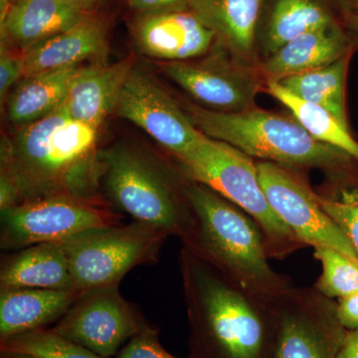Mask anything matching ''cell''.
I'll return each mask as SVG.
<instances>
[{
  "instance_id": "obj_1",
  "label": "cell",
  "mask_w": 358,
  "mask_h": 358,
  "mask_svg": "<svg viewBox=\"0 0 358 358\" xmlns=\"http://www.w3.org/2000/svg\"><path fill=\"white\" fill-rule=\"evenodd\" d=\"M99 131L60 107L4 138L0 173L17 186L21 203L60 194L99 197Z\"/></svg>"
},
{
  "instance_id": "obj_2",
  "label": "cell",
  "mask_w": 358,
  "mask_h": 358,
  "mask_svg": "<svg viewBox=\"0 0 358 358\" xmlns=\"http://www.w3.org/2000/svg\"><path fill=\"white\" fill-rule=\"evenodd\" d=\"M186 113L205 136L229 143L248 155L289 166H348L350 155L315 140L298 122L263 110L216 112L188 105Z\"/></svg>"
},
{
  "instance_id": "obj_3",
  "label": "cell",
  "mask_w": 358,
  "mask_h": 358,
  "mask_svg": "<svg viewBox=\"0 0 358 358\" xmlns=\"http://www.w3.org/2000/svg\"><path fill=\"white\" fill-rule=\"evenodd\" d=\"M100 187L107 201L136 222L187 238V218L166 169L143 150L120 143L100 150Z\"/></svg>"
},
{
  "instance_id": "obj_4",
  "label": "cell",
  "mask_w": 358,
  "mask_h": 358,
  "mask_svg": "<svg viewBox=\"0 0 358 358\" xmlns=\"http://www.w3.org/2000/svg\"><path fill=\"white\" fill-rule=\"evenodd\" d=\"M185 195L193 215L186 239L194 253L242 281L260 286L274 282L260 234L248 218L200 183L186 186Z\"/></svg>"
},
{
  "instance_id": "obj_5",
  "label": "cell",
  "mask_w": 358,
  "mask_h": 358,
  "mask_svg": "<svg viewBox=\"0 0 358 358\" xmlns=\"http://www.w3.org/2000/svg\"><path fill=\"white\" fill-rule=\"evenodd\" d=\"M186 301L195 322L227 358H258L262 322L248 301L189 249L182 253Z\"/></svg>"
},
{
  "instance_id": "obj_6",
  "label": "cell",
  "mask_w": 358,
  "mask_h": 358,
  "mask_svg": "<svg viewBox=\"0 0 358 358\" xmlns=\"http://www.w3.org/2000/svg\"><path fill=\"white\" fill-rule=\"evenodd\" d=\"M176 157L193 182L210 188L243 208L268 236L284 241L296 239L268 203L257 164L248 155L229 143L200 133L192 147Z\"/></svg>"
},
{
  "instance_id": "obj_7",
  "label": "cell",
  "mask_w": 358,
  "mask_h": 358,
  "mask_svg": "<svg viewBox=\"0 0 358 358\" xmlns=\"http://www.w3.org/2000/svg\"><path fill=\"white\" fill-rule=\"evenodd\" d=\"M166 233L141 222L117 224L68 239L77 291L119 286L131 268L155 262Z\"/></svg>"
},
{
  "instance_id": "obj_8",
  "label": "cell",
  "mask_w": 358,
  "mask_h": 358,
  "mask_svg": "<svg viewBox=\"0 0 358 358\" xmlns=\"http://www.w3.org/2000/svg\"><path fill=\"white\" fill-rule=\"evenodd\" d=\"M117 224L119 216L99 197L53 195L1 210L0 245L18 251Z\"/></svg>"
},
{
  "instance_id": "obj_9",
  "label": "cell",
  "mask_w": 358,
  "mask_h": 358,
  "mask_svg": "<svg viewBox=\"0 0 358 358\" xmlns=\"http://www.w3.org/2000/svg\"><path fill=\"white\" fill-rule=\"evenodd\" d=\"M117 287L83 292L52 331L100 357H114L145 326Z\"/></svg>"
},
{
  "instance_id": "obj_10",
  "label": "cell",
  "mask_w": 358,
  "mask_h": 358,
  "mask_svg": "<svg viewBox=\"0 0 358 358\" xmlns=\"http://www.w3.org/2000/svg\"><path fill=\"white\" fill-rule=\"evenodd\" d=\"M261 186L271 207L296 239L315 248H331L358 263V256L338 224L293 174L271 162L257 164Z\"/></svg>"
},
{
  "instance_id": "obj_11",
  "label": "cell",
  "mask_w": 358,
  "mask_h": 358,
  "mask_svg": "<svg viewBox=\"0 0 358 358\" xmlns=\"http://www.w3.org/2000/svg\"><path fill=\"white\" fill-rule=\"evenodd\" d=\"M115 114L133 122L174 157L192 147L201 131L173 96L143 71H131Z\"/></svg>"
},
{
  "instance_id": "obj_12",
  "label": "cell",
  "mask_w": 358,
  "mask_h": 358,
  "mask_svg": "<svg viewBox=\"0 0 358 358\" xmlns=\"http://www.w3.org/2000/svg\"><path fill=\"white\" fill-rule=\"evenodd\" d=\"M162 70L195 101L216 112L252 109L258 93L259 85L251 75L217 59L164 62Z\"/></svg>"
},
{
  "instance_id": "obj_13",
  "label": "cell",
  "mask_w": 358,
  "mask_h": 358,
  "mask_svg": "<svg viewBox=\"0 0 358 358\" xmlns=\"http://www.w3.org/2000/svg\"><path fill=\"white\" fill-rule=\"evenodd\" d=\"M133 36L145 56L183 62L206 53L216 35L192 11L171 9L141 13L134 21Z\"/></svg>"
},
{
  "instance_id": "obj_14",
  "label": "cell",
  "mask_w": 358,
  "mask_h": 358,
  "mask_svg": "<svg viewBox=\"0 0 358 358\" xmlns=\"http://www.w3.org/2000/svg\"><path fill=\"white\" fill-rule=\"evenodd\" d=\"M90 15L69 0H13L1 22V44L25 53Z\"/></svg>"
},
{
  "instance_id": "obj_15",
  "label": "cell",
  "mask_w": 358,
  "mask_h": 358,
  "mask_svg": "<svg viewBox=\"0 0 358 358\" xmlns=\"http://www.w3.org/2000/svg\"><path fill=\"white\" fill-rule=\"evenodd\" d=\"M134 68L131 56L114 64L85 65L71 85L63 110L73 119L100 129L115 113L127 79Z\"/></svg>"
},
{
  "instance_id": "obj_16",
  "label": "cell",
  "mask_w": 358,
  "mask_h": 358,
  "mask_svg": "<svg viewBox=\"0 0 358 358\" xmlns=\"http://www.w3.org/2000/svg\"><path fill=\"white\" fill-rule=\"evenodd\" d=\"M108 50L107 26L90 14L70 29L25 52L23 77L83 65L90 60L105 62Z\"/></svg>"
},
{
  "instance_id": "obj_17",
  "label": "cell",
  "mask_w": 358,
  "mask_h": 358,
  "mask_svg": "<svg viewBox=\"0 0 358 358\" xmlns=\"http://www.w3.org/2000/svg\"><path fill=\"white\" fill-rule=\"evenodd\" d=\"M0 289H76L68 239L33 245L7 257L0 270Z\"/></svg>"
},
{
  "instance_id": "obj_18",
  "label": "cell",
  "mask_w": 358,
  "mask_h": 358,
  "mask_svg": "<svg viewBox=\"0 0 358 358\" xmlns=\"http://www.w3.org/2000/svg\"><path fill=\"white\" fill-rule=\"evenodd\" d=\"M81 294L76 289H1L0 338L43 329L60 320Z\"/></svg>"
},
{
  "instance_id": "obj_19",
  "label": "cell",
  "mask_w": 358,
  "mask_h": 358,
  "mask_svg": "<svg viewBox=\"0 0 358 358\" xmlns=\"http://www.w3.org/2000/svg\"><path fill=\"white\" fill-rule=\"evenodd\" d=\"M352 42L338 26L315 30L272 54L264 71L272 81L324 67L350 55Z\"/></svg>"
},
{
  "instance_id": "obj_20",
  "label": "cell",
  "mask_w": 358,
  "mask_h": 358,
  "mask_svg": "<svg viewBox=\"0 0 358 358\" xmlns=\"http://www.w3.org/2000/svg\"><path fill=\"white\" fill-rule=\"evenodd\" d=\"M85 65L23 77L7 96V119L20 127L43 119L64 103L71 85Z\"/></svg>"
},
{
  "instance_id": "obj_21",
  "label": "cell",
  "mask_w": 358,
  "mask_h": 358,
  "mask_svg": "<svg viewBox=\"0 0 358 358\" xmlns=\"http://www.w3.org/2000/svg\"><path fill=\"white\" fill-rule=\"evenodd\" d=\"M263 0H189L187 6L228 48L240 55L253 48Z\"/></svg>"
},
{
  "instance_id": "obj_22",
  "label": "cell",
  "mask_w": 358,
  "mask_h": 358,
  "mask_svg": "<svg viewBox=\"0 0 358 358\" xmlns=\"http://www.w3.org/2000/svg\"><path fill=\"white\" fill-rule=\"evenodd\" d=\"M350 55L333 64L282 78L280 84L294 96L320 106L348 127L345 108V79Z\"/></svg>"
},
{
  "instance_id": "obj_23",
  "label": "cell",
  "mask_w": 358,
  "mask_h": 358,
  "mask_svg": "<svg viewBox=\"0 0 358 358\" xmlns=\"http://www.w3.org/2000/svg\"><path fill=\"white\" fill-rule=\"evenodd\" d=\"M268 93L286 106L296 122L315 140L343 150L358 162V143L353 138L350 129L345 128L329 110L301 100L279 82L270 80Z\"/></svg>"
},
{
  "instance_id": "obj_24",
  "label": "cell",
  "mask_w": 358,
  "mask_h": 358,
  "mask_svg": "<svg viewBox=\"0 0 358 358\" xmlns=\"http://www.w3.org/2000/svg\"><path fill=\"white\" fill-rule=\"evenodd\" d=\"M331 24L333 18L313 0H278L268 23V51L275 53L289 42Z\"/></svg>"
},
{
  "instance_id": "obj_25",
  "label": "cell",
  "mask_w": 358,
  "mask_h": 358,
  "mask_svg": "<svg viewBox=\"0 0 358 358\" xmlns=\"http://www.w3.org/2000/svg\"><path fill=\"white\" fill-rule=\"evenodd\" d=\"M1 352L32 358H105L62 338L52 329H45L2 339Z\"/></svg>"
},
{
  "instance_id": "obj_26",
  "label": "cell",
  "mask_w": 358,
  "mask_h": 358,
  "mask_svg": "<svg viewBox=\"0 0 358 358\" xmlns=\"http://www.w3.org/2000/svg\"><path fill=\"white\" fill-rule=\"evenodd\" d=\"M322 273L317 288L331 298L343 299L358 292V263L331 248H315Z\"/></svg>"
},
{
  "instance_id": "obj_27",
  "label": "cell",
  "mask_w": 358,
  "mask_h": 358,
  "mask_svg": "<svg viewBox=\"0 0 358 358\" xmlns=\"http://www.w3.org/2000/svg\"><path fill=\"white\" fill-rule=\"evenodd\" d=\"M275 358H329L312 327L299 317L282 320Z\"/></svg>"
},
{
  "instance_id": "obj_28",
  "label": "cell",
  "mask_w": 358,
  "mask_h": 358,
  "mask_svg": "<svg viewBox=\"0 0 358 358\" xmlns=\"http://www.w3.org/2000/svg\"><path fill=\"white\" fill-rule=\"evenodd\" d=\"M317 201L345 233L358 256V200L334 201L317 197Z\"/></svg>"
},
{
  "instance_id": "obj_29",
  "label": "cell",
  "mask_w": 358,
  "mask_h": 358,
  "mask_svg": "<svg viewBox=\"0 0 358 358\" xmlns=\"http://www.w3.org/2000/svg\"><path fill=\"white\" fill-rule=\"evenodd\" d=\"M24 53L1 44L0 52V100L3 105L16 84L24 76Z\"/></svg>"
},
{
  "instance_id": "obj_30",
  "label": "cell",
  "mask_w": 358,
  "mask_h": 358,
  "mask_svg": "<svg viewBox=\"0 0 358 358\" xmlns=\"http://www.w3.org/2000/svg\"><path fill=\"white\" fill-rule=\"evenodd\" d=\"M117 358H176L159 345L155 329L148 326L129 341Z\"/></svg>"
},
{
  "instance_id": "obj_31",
  "label": "cell",
  "mask_w": 358,
  "mask_h": 358,
  "mask_svg": "<svg viewBox=\"0 0 358 358\" xmlns=\"http://www.w3.org/2000/svg\"><path fill=\"white\" fill-rule=\"evenodd\" d=\"M336 319L341 326L350 331L358 329V292L341 299L336 310Z\"/></svg>"
},
{
  "instance_id": "obj_32",
  "label": "cell",
  "mask_w": 358,
  "mask_h": 358,
  "mask_svg": "<svg viewBox=\"0 0 358 358\" xmlns=\"http://www.w3.org/2000/svg\"><path fill=\"white\" fill-rule=\"evenodd\" d=\"M129 6L141 13H159V11L180 9L189 0H128Z\"/></svg>"
},
{
  "instance_id": "obj_33",
  "label": "cell",
  "mask_w": 358,
  "mask_h": 358,
  "mask_svg": "<svg viewBox=\"0 0 358 358\" xmlns=\"http://www.w3.org/2000/svg\"><path fill=\"white\" fill-rule=\"evenodd\" d=\"M336 358H358V329L343 336Z\"/></svg>"
},
{
  "instance_id": "obj_34",
  "label": "cell",
  "mask_w": 358,
  "mask_h": 358,
  "mask_svg": "<svg viewBox=\"0 0 358 358\" xmlns=\"http://www.w3.org/2000/svg\"><path fill=\"white\" fill-rule=\"evenodd\" d=\"M13 2V0H0V22L6 20Z\"/></svg>"
},
{
  "instance_id": "obj_35",
  "label": "cell",
  "mask_w": 358,
  "mask_h": 358,
  "mask_svg": "<svg viewBox=\"0 0 358 358\" xmlns=\"http://www.w3.org/2000/svg\"><path fill=\"white\" fill-rule=\"evenodd\" d=\"M73 3L77 4V6L83 7V8L90 10L96 4L100 3L103 0H69Z\"/></svg>"
},
{
  "instance_id": "obj_36",
  "label": "cell",
  "mask_w": 358,
  "mask_h": 358,
  "mask_svg": "<svg viewBox=\"0 0 358 358\" xmlns=\"http://www.w3.org/2000/svg\"><path fill=\"white\" fill-rule=\"evenodd\" d=\"M348 23H350L353 31L357 32L358 34V14H350V17H348Z\"/></svg>"
},
{
  "instance_id": "obj_37",
  "label": "cell",
  "mask_w": 358,
  "mask_h": 358,
  "mask_svg": "<svg viewBox=\"0 0 358 358\" xmlns=\"http://www.w3.org/2000/svg\"><path fill=\"white\" fill-rule=\"evenodd\" d=\"M343 1L355 11V13H352L358 14V0H343Z\"/></svg>"
}]
</instances>
